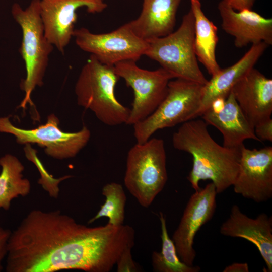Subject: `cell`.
Instances as JSON below:
<instances>
[{
  "label": "cell",
  "mask_w": 272,
  "mask_h": 272,
  "mask_svg": "<svg viewBox=\"0 0 272 272\" xmlns=\"http://www.w3.org/2000/svg\"><path fill=\"white\" fill-rule=\"evenodd\" d=\"M114 71L134 93L126 124L133 125L151 115L167 95L169 81L175 77L162 67L149 71L139 67L133 60L116 63Z\"/></svg>",
  "instance_id": "obj_9"
},
{
  "label": "cell",
  "mask_w": 272,
  "mask_h": 272,
  "mask_svg": "<svg viewBox=\"0 0 272 272\" xmlns=\"http://www.w3.org/2000/svg\"><path fill=\"white\" fill-rule=\"evenodd\" d=\"M168 179L166 154L162 139L136 143L128 151L124 183L144 208H148L164 188Z\"/></svg>",
  "instance_id": "obj_5"
},
{
  "label": "cell",
  "mask_w": 272,
  "mask_h": 272,
  "mask_svg": "<svg viewBox=\"0 0 272 272\" xmlns=\"http://www.w3.org/2000/svg\"><path fill=\"white\" fill-rule=\"evenodd\" d=\"M249 270L247 263H234L226 266L223 272H248Z\"/></svg>",
  "instance_id": "obj_28"
},
{
  "label": "cell",
  "mask_w": 272,
  "mask_h": 272,
  "mask_svg": "<svg viewBox=\"0 0 272 272\" xmlns=\"http://www.w3.org/2000/svg\"><path fill=\"white\" fill-rule=\"evenodd\" d=\"M134 237L129 225L89 227L59 210L34 209L11 232L6 271L109 272Z\"/></svg>",
  "instance_id": "obj_1"
},
{
  "label": "cell",
  "mask_w": 272,
  "mask_h": 272,
  "mask_svg": "<svg viewBox=\"0 0 272 272\" xmlns=\"http://www.w3.org/2000/svg\"><path fill=\"white\" fill-rule=\"evenodd\" d=\"M12 231L0 226V272L3 269V261L8 253V245Z\"/></svg>",
  "instance_id": "obj_26"
},
{
  "label": "cell",
  "mask_w": 272,
  "mask_h": 272,
  "mask_svg": "<svg viewBox=\"0 0 272 272\" xmlns=\"http://www.w3.org/2000/svg\"><path fill=\"white\" fill-rule=\"evenodd\" d=\"M226 4L237 11L251 10L255 0H223Z\"/></svg>",
  "instance_id": "obj_27"
},
{
  "label": "cell",
  "mask_w": 272,
  "mask_h": 272,
  "mask_svg": "<svg viewBox=\"0 0 272 272\" xmlns=\"http://www.w3.org/2000/svg\"><path fill=\"white\" fill-rule=\"evenodd\" d=\"M268 45L264 42L252 44L248 51L233 65L221 69L203 86L200 108L197 117L218 99H225L233 86L254 65L262 55Z\"/></svg>",
  "instance_id": "obj_18"
},
{
  "label": "cell",
  "mask_w": 272,
  "mask_h": 272,
  "mask_svg": "<svg viewBox=\"0 0 272 272\" xmlns=\"http://www.w3.org/2000/svg\"><path fill=\"white\" fill-rule=\"evenodd\" d=\"M73 37L81 49L109 66L124 60L137 61L148 47V42L138 37L127 23L106 33H93L82 27L75 29Z\"/></svg>",
  "instance_id": "obj_10"
},
{
  "label": "cell",
  "mask_w": 272,
  "mask_h": 272,
  "mask_svg": "<svg viewBox=\"0 0 272 272\" xmlns=\"http://www.w3.org/2000/svg\"><path fill=\"white\" fill-rule=\"evenodd\" d=\"M102 194L105 198L97 213L88 222V224L102 218H108V224L118 226L123 225L125 218L126 196L121 184L111 182L105 185Z\"/></svg>",
  "instance_id": "obj_23"
},
{
  "label": "cell",
  "mask_w": 272,
  "mask_h": 272,
  "mask_svg": "<svg viewBox=\"0 0 272 272\" xmlns=\"http://www.w3.org/2000/svg\"><path fill=\"white\" fill-rule=\"evenodd\" d=\"M231 92L254 126L271 118L272 80L257 69L250 70L233 86Z\"/></svg>",
  "instance_id": "obj_15"
},
{
  "label": "cell",
  "mask_w": 272,
  "mask_h": 272,
  "mask_svg": "<svg viewBox=\"0 0 272 272\" xmlns=\"http://www.w3.org/2000/svg\"><path fill=\"white\" fill-rule=\"evenodd\" d=\"M217 194L212 182L195 191L184 209L173 240L180 259L188 265H193L196 257L193 248L195 236L200 228L214 215Z\"/></svg>",
  "instance_id": "obj_12"
},
{
  "label": "cell",
  "mask_w": 272,
  "mask_h": 272,
  "mask_svg": "<svg viewBox=\"0 0 272 272\" xmlns=\"http://www.w3.org/2000/svg\"><path fill=\"white\" fill-rule=\"evenodd\" d=\"M11 12L22 30L20 52L25 63L26 75L20 84L25 95L19 107L24 109L28 103L33 105L32 93L36 87L43 84L49 57L54 46L44 34L40 17V0H32L25 9L14 3Z\"/></svg>",
  "instance_id": "obj_4"
},
{
  "label": "cell",
  "mask_w": 272,
  "mask_h": 272,
  "mask_svg": "<svg viewBox=\"0 0 272 272\" xmlns=\"http://www.w3.org/2000/svg\"><path fill=\"white\" fill-rule=\"evenodd\" d=\"M0 210L8 211L12 201L29 194L30 181L24 177V166L15 156L7 154L0 158Z\"/></svg>",
  "instance_id": "obj_21"
},
{
  "label": "cell",
  "mask_w": 272,
  "mask_h": 272,
  "mask_svg": "<svg viewBox=\"0 0 272 272\" xmlns=\"http://www.w3.org/2000/svg\"><path fill=\"white\" fill-rule=\"evenodd\" d=\"M161 223L162 248L160 252L152 254L153 269L156 272H198V266L188 265L179 258L175 244L168 235L165 216L159 213Z\"/></svg>",
  "instance_id": "obj_22"
},
{
  "label": "cell",
  "mask_w": 272,
  "mask_h": 272,
  "mask_svg": "<svg viewBox=\"0 0 272 272\" xmlns=\"http://www.w3.org/2000/svg\"><path fill=\"white\" fill-rule=\"evenodd\" d=\"M194 18V50L197 60L214 76L221 70L216 57V48L218 42L216 25L204 14L200 0H190Z\"/></svg>",
  "instance_id": "obj_20"
},
{
  "label": "cell",
  "mask_w": 272,
  "mask_h": 272,
  "mask_svg": "<svg viewBox=\"0 0 272 272\" xmlns=\"http://www.w3.org/2000/svg\"><path fill=\"white\" fill-rule=\"evenodd\" d=\"M182 0H143L139 16L127 24L139 38L147 41L174 31L176 14Z\"/></svg>",
  "instance_id": "obj_19"
},
{
  "label": "cell",
  "mask_w": 272,
  "mask_h": 272,
  "mask_svg": "<svg viewBox=\"0 0 272 272\" xmlns=\"http://www.w3.org/2000/svg\"><path fill=\"white\" fill-rule=\"evenodd\" d=\"M107 5L103 0H40L44 34L62 54L73 37L77 11L84 7L89 13H100Z\"/></svg>",
  "instance_id": "obj_11"
},
{
  "label": "cell",
  "mask_w": 272,
  "mask_h": 272,
  "mask_svg": "<svg viewBox=\"0 0 272 272\" xmlns=\"http://www.w3.org/2000/svg\"><path fill=\"white\" fill-rule=\"evenodd\" d=\"M220 232L223 235L243 238L253 244L266 264V271H272L271 217L261 213L255 219L251 218L243 213L238 206L234 205Z\"/></svg>",
  "instance_id": "obj_17"
},
{
  "label": "cell",
  "mask_w": 272,
  "mask_h": 272,
  "mask_svg": "<svg viewBox=\"0 0 272 272\" xmlns=\"http://www.w3.org/2000/svg\"><path fill=\"white\" fill-rule=\"evenodd\" d=\"M131 249L130 247L126 248L120 255L116 263L117 272L140 271L138 266L132 259Z\"/></svg>",
  "instance_id": "obj_24"
},
{
  "label": "cell",
  "mask_w": 272,
  "mask_h": 272,
  "mask_svg": "<svg viewBox=\"0 0 272 272\" xmlns=\"http://www.w3.org/2000/svg\"><path fill=\"white\" fill-rule=\"evenodd\" d=\"M221 26L227 34L234 37L236 47L264 42L272 44V19L266 18L251 10L237 11L222 0L218 5Z\"/></svg>",
  "instance_id": "obj_16"
},
{
  "label": "cell",
  "mask_w": 272,
  "mask_h": 272,
  "mask_svg": "<svg viewBox=\"0 0 272 272\" xmlns=\"http://www.w3.org/2000/svg\"><path fill=\"white\" fill-rule=\"evenodd\" d=\"M119 78L113 66L103 64L90 55L75 86L78 104L90 110L101 122L110 126L126 124L130 112L115 97L114 89Z\"/></svg>",
  "instance_id": "obj_3"
},
{
  "label": "cell",
  "mask_w": 272,
  "mask_h": 272,
  "mask_svg": "<svg viewBox=\"0 0 272 272\" xmlns=\"http://www.w3.org/2000/svg\"><path fill=\"white\" fill-rule=\"evenodd\" d=\"M256 137L262 141H272V119H266L254 126Z\"/></svg>",
  "instance_id": "obj_25"
},
{
  "label": "cell",
  "mask_w": 272,
  "mask_h": 272,
  "mask_svg": "<svg viewBox=\"0 0 272 272\" xmlns=\"http://www.w3.org/2000/svg\"><path fill=\"white\" fill-rule=\"evenodd\" d=\"M234 191L256 202L272 197V147L241 148L239 169L232 185Z\"/></svg>",
  "instance_id": "obj_13"
},
{
  "label": "cell",
  "mask_w": 272,
  "mask_h": 272,
  "mask_svg": "<svg viewBox=\"0 0 272 272\" xmlns=\"http://www.w3.org/2000/svg\"><path fill=\"white\" fill-rule=\"evenodd\" d=\"M201 116L208 125L214 126L222 133L224 147L241 148L247 139L261 142L231 91L225 99L214 102Z\"/></svg>",
  "instance_id": "obj_14"
},
{
  "label": "cell",
  "mask_w": 272,
  "mask_h": 272,
  "mask_svg": "<svg viewBox=\"0 0 272 272\" xmlns=\"http://www.w3.org/2000/svg\"><path fill=\"white\" fill-rule=\"evenodd\" d=\"M172 141L175 149L192 157V167L187 179L195 191L200 189V180L207 179L212 181L217 194L232 186L239 169L241 148L218 144L202 119H193L181 124L173 134Z\"/></svg>",
  "instance_id": "obj_2"
},
{
  "label": "cell",
  "mask_w": 272,
  "mask_h": 272,
  "mask_svg": "<svg viewBox=\"0 0 272 272\" xmlns=\"http://www.w3.org/2000/svg\"><path fill=\"white\" fill-rule=\"evenodd\" d=\"M203 85L181 78L170 80L165 98L145 119L133 125L137 143H143L157 130L195 119L200 108Z\"/></svg>",
  "instance_id": "obj_7"
},
{
  "label": "cell",
  "mask_w": 272,
  "mask_h": 272,
  "mask_svg": "<svg viewBox=\"0 0 272 272\" xmlns=\"http://www.w3.org/2000/svg\"><path fill=\"white\" fill-rule=\"evenodd\" d=\"M147 41L148 47L145 55L158 62L175 78L203 85L208 83L194 50V18L191 9L183 16L176 31Z\"/></svg>",
  "instance_id": "obj_6"
},
{
  "label": "cell",
  "mask_w": 272,
  "mask_h": 272,
  "mask_svg": "<svg viewBox=\"0 0 272 272\" xmlns=\"http://www.w3.org/2000/svg\"><path fill=\"white\" fill-rule=\"evenodd\" d=\"M59 125V119L54 114L47 117L45 124L30 129L16 127L8 117H0V132L14 135L18 144H37L48 156L56 159L73 158L87 145L91 132L85 126L77 132H65Z\"/></svg>",
  "instance_id": "obj_8"
}]
</instances>
